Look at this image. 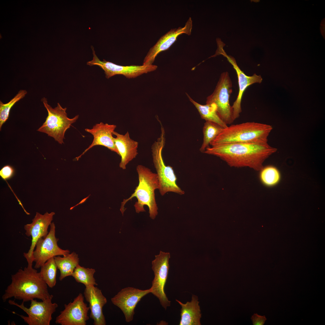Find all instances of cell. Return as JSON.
Instances as JSON below:
<instances>
[{
	"instance_id": "17",
	"label": "cell",
	"mask_w": 325,
	"mask_h": 325,
	"mask_svg": "<svg viewBox=\"0 0 325 325\" xmlns=\"http://www.w3.org/2000/svg\"><path fill=\"white\" fill-rule=\"evenodd\" d=\"M84 296L89 303L90 310L89 317L94 320V325H106V321L103 308L107 300L101 290L95 286H86Z\"/></svg>"
},
{
	"instance_id": "29",
	"label": "cell",
	"mask_w": 325,
	"mask_h": 325,
	"mask_svg": "<svg viewBox=\"0 0 325 325\" xmlns=\"http://www.w3.org/2000/svg\"><path fill=\"white\" fill-rule=\"evenodd\" d=\"M251 319L254 325H263L267 320L265 316H261L257 314H253Z\"/></svg>"
},
{
	"instance_id": "24",
	"label": "cell",
	"mask_w": 325,
	"mask_h": 325,
	"mask_svg": "<svg viewBox=\"0 0 325 325\" xmlns=\"http://www.w3.org/2000/svg\"><path fill=\"white\" fill-rule=\"evenodd\" d=\"M40 268L39 272L42 279L50 288H53L56 283L57 269L54 257L48 260Z\"/></svg>"
},
{
	"instance_id": "2",
	"label": "cell",
	"mask_w": 325,
	"mask_h": 325,
	"mask_svg": "<svg viewBox=\"0 0 325 325\" xmlns=\"http://www.w3.org/2000/svg\"><path fill=\"white\" fill-rule=\"evenodd\" d=\"M11 282L2 297L3 302L14 297L27 302L38 299L44 300L53 296L48 291L47 285L42 279L40 272L27 266L19 269L11 276Z\"/></svg>"
},
{
	"instance_id": "26",
	"label": "cell",
	"mask_w": 325,
	"mask_h": 325,
	"mask_svg": "<svg viewBox=\"0 0 325 325\" xmlns=\"http://www.w3.org/2000/svg\"><path fill=\"white\" fill-rule=\"evenodd\" d=\"M259 178L262 183L268 187H272L277 184L281 179L278 169L273 166L263 167L260 171Z\"/></svg>"
},
{
	"instance_id": "20",
	"label": "cell",
	"mask_w": 325,
	"mask_h": 325,
	"mask_svg": "<svg viewBox=\"0 0 325 325\" xmlns=\"http://www.w3.org/2000/svg\"><path fill=\"white\" fill-rule=\"evenodd\" d=\"M198 297L192 296L191 301L185 304L176 299L181 306L179 325H200L201 314Z\"/></svg>"
},
{
	"instance_id": "7",
	"label": "cell",
	"mask_w": 325,
	"mask_h": 325,
	"mask_svg": "<svg viewBox=\"0 0 325 325\" xmlns=\"http://www.w3.org/2000/svg\"><path fill=\"white\" fill-rule=\"evenodd\" d=\"M232 82L227 72L222 73L213 92L207 98L206 104H215L217 113L227 124L234 121L230 98L232 91Z\"/></svg>"
},
{
	"instance_id": "5",
	"label": "cell",
	"mask_w": 325,
	"mask_h": 325,
	"mask_svg": "<svg viewBox=\"0 0 325 325\" xmlns=\"http://www.w3.org/2000/svg\"><path fill=\"white\" fill-rule=\"evenodd\" d=\"M161 126L160 136L151 147L153 162L159 182L158 189L162 196L168 192L183 195L184 192L177 184V178L172 168L166 165L163 160L162 152L165 143V132L161 124Z\"/></svg>"
},
{
	"instance_id": "15",
	"label": "cell",
	"mask_w": 325,
	"mask_h": 325,
	"mask_svg": "<svg viewBox=\"0 0 325 325\" xmlns=\"http://www.w3.org/2000/svg\"><path fill=\"white\" fill-rule=\"evenodd\" d=\"M192 26V20L190 17L184 27L172 29L162 36L150 48L144 59L143 65H152L157 55L160 52L168 49L180 35L183 33L190 35Z\"/></svg>"
},
{
	"instance_id": "8",
	"label": "cell",
	"mask_w": 325,
	"mask_h": 325,
	"mask_svg": "<svg viewBox=\"0 0 325 325\" xmlns=\"http://www.w3.org/2000/svg\"><path fill=\"white\" fill-rule=\"evenodd\" d=\"M53 296L41 302L33 299L31 301L29 308L25 307L24 302L19 304L14 300H9L8 303L18 307L27 315V316L16 314L29 325H49L52 319V315L56 310L58 305L52 303Z\"/></svg>"
},
{
	"instance_id": "4",
	"label": "cell",
	"mask_w": 325,
	"mask_h": 325,
	"mask_svg": "<svg viewBox=\"0 0 325 325\" xmlns=\"http://www.w3.org/2000/svg\"><path fill=\"white\" fill-rule=\"evenodd\" d=\"M139 183L134 192L128 198L124 199L121 203L120 209L122 215L125 208L126 203L136 197L137 201L134 204L137 213L145 211L144 206H147L149 209L150 217L154 219L158 214V207L155 198V191L159 189V182L156 173H153L149 168L142 165L137 166Z\"/></svg>"
},
{
	"instance_id": "19",
	"label": "cell",
	"mask_w": 325,
	"mask_h": 325,
	"mask_svg": "<svg viewBox=\"0 0 325 325\" xmlns=\"http://www.w3.org/2000/svg\"><path fill=\"white\" fill-rule=\"evenodd\" d=\"M113 135L115 145L121 157L119 167L123 169H126L128 163L135 158L138 154V142L132 139L128 132L124 135L114 131Z\"/></svg>"
},
{
	"instance_id": "3",
	"label": "cell",
	"mask_w": 325,
	"mask_h": 325,
	"mask_svg": "<svg viewBox=\"0 0 325 325\" xmlns=\"http://www.w3.org/2000/svg\"><path fill=\"white\" fill-rule=\"evenodd\" d=\"M272 129L271 125L255 122L232 125L223 128L210 145L267 143Z\"/></svg>"
},
{
	"instance_id": "16",
	"label": "cell",
	"mask_w": 325,
	"mask_h": 325,
	"mask_svg": "<svg viewBox=\"0 0 325 325\" xmlns=\"http://www.w3.org/2000/svg\"><path fill=\"white\" fill-rule=\"evenodd\" d=\"M116 127V125L109 124L101 122L94 125L91 129L85 128L86 132L91 134L93 139L91 144L79 156L76 158L77 160L89 150L97 145L105 147L119 155V152L115 145L113 133Z\"/></svg>"
},
{
	"instance_id": "23",
	"label": "cell",
	"mask_w": 325,
	"mask_h": 325,
	"mask_svg": "<svg viewBox=\"0 0 325 325\" xmlns=\"http://www.w3.org/2000/svg\"><path fill=\"white\" fill-rule=\"evenodd\" d=\"M95 272L94 269L85 268L78 264L72 276L77 282L82 283L85 286H97L98 284L94 276Z\"/></svg>"
},
{
	"instance_id": "18",
	"label": "cell",
	"mask_w": 325,
	"mask_h": 325,
	"mask_svg": "<svg viewBox=\"0 0 325 325\" xmlns=\"http://www.w3.org/2000/svg\"><path fill=\"white\" fill-rule=\"evenodd\" d=\"M224 55L233 65L238 78L239 92L236 100L231 106L232 119L234 121L239 117L240 114L242 112L241 101L243 93L245 90L252 84L256 83H261L262 79L260 75H257L255 73L252 76H247L240 68L233 57L225 54Z\"/></svg>"
},
{
	"instance_id": "10",
	"label": "cell",
	"mask_w": 325,
	"mask_h": 325,
	"mask_svg": "<svg viewBox=\"0 0 325 325\" xmlns=\"http://www.w3.org/2000/svg\"><path fill=\"white\" fill-rule=\"evenodd\" d=\"M55 227L51 223L50 230L47 235L44 238L39 239L36 243V249L33 253L34 268L38 269L50 258L60 255L65 256L70 253L68 250H63L57 245L59 239L56 237Z\"/></svg>"
},
{
	"instance_id": "25",
	"label": "cell",
	"mask_w": 325,
	"mask_h": 325,
	"mask_svg": "<svg viewBox=\"0 0 325 325\" xmlns=\"http://www.w3.org/2000/svg\"><path fill=\"white\" fill-rule=\"evenodd\" d=\"M223 128L221 126L214 122H206L203 129V143L200 149L201 152H204L206 149L209 147L210 142L217 136Z\"/></svg>"
},
{
	"instance_id": "12",
	"label": "cell",
	"mask_w": 325,
	"mask_h": 325,
	"mask_svg": "<svg viewBox=\"0 0 325 325\" xmlns=\"http://www.w3.org/2000/svg\"><path fill=\"white\" fill-rule=\"evenodd\" d=\"M55 214L54 212L50 213L46 212L42 215L36 212L32 223L24 225L26 235L32 237L30 249L27 252L23 253V256L27 262L28 266L32 267L34 262L33 253L36 243L39 239L45 237L48 234V229Z\"/></svg>"
},
{
	"instance_id": "14",
	"label": "cell",
	"mask_w": 325,
	"mask_h": 325,
	"mask_svg": "<svg viewBox=\"0 0 325 325\" xmlns=\"http://www.w3.org/2000/svg\"><path fill=\"white\" fill-rule=\"evenodd\" d=\"M151 293V289L141 290L128 287L121 290L111 298V301L123 313L126 322L132 321L135 314V309L138 302L144 296Z\"/></svg>"
},
{
	"instance_id": "11",
	"label": "cell",
	"mask_w": 325,
	"mask_h": 325,
	"mask_svg": "<svg viewBox=\"0 0 325 325\" xmlns=\"http://www.w3.org/2000/svg\"><path fill=\"white\" fill-rule=\"evenodd\" d=\"M93 54V59L88 62L90 66L96 65L104 71L106 77L108 79L116 75H122L128 79L134 78L140 75L156 70L157 66L155 65L123 66L117 65L104 59L100 60L95 54L94 47H91Z\"/></svg>"
},
{
	"instance_id": "22",
	"label": "cell",
	"mask_w": 325,
	"mask_h": 325,
	"mask_svg": "<svg viewBox=\"0 0 325 325\" xmlns=\"http://www.w3.org/2000/svg\"><path fill=\"white\" fill-rule=\"evenodd\" d=\"M186 94L190 101L195 107L198 111L201 118L206 121L216 123L223 128L228 125L220 118L217 111V107L214 103L202 105L193 99L187 94Z\"/></svg>"
},
{
	"instance_id": "6",
	"label": "cell",
	"mask_w": 325,
	"mask_h": 325,
	"mask_svg": "<svg viewBox=\"0 0 325 325\" xmlns=\"http://www.w3.org/2000/svg\"><path fill=\"white\" fill-rule=\"evenodd\" d=\"M41 101L48 114L45 121L37 131L46 133L60 144H64L65 132L78 119L79 115L69 118L66 112L67 108H63L59 103L53 108L48 104L46 98H43Z\"/></svg>"
},
{
	"instance_id": "13",
	"label": "cell",
	"mask_w": 325,
	"mask_h": 325,
	"mask_svg": "<svg viewBox=\"0 0 325 325\" xmlns=\"http://www.w3.org/2000/svg\"><path fill=\"white\" fill-rule=\"evenodd\" d=\"M64 309L56 318L55 323L61 325H86L89 319L90 310L84 302V296L81 293L72 302L64 304Z\"/></svg>"
},
{
	"instance_id": "21",
	"label": "cell",
	"mask_w": 325,
	"mask_h": 325,
	"mask_svg": "<svg viewBox=\"0 0 325 325\" xmlns=\"http://www.w3.org/2000/svg\"><path fill=\"white\" fill-rule=\"evenodd\" d=\"M54 258L57 268L60 271L59 279L60 281L66 277L72 276L75 268L79 264L78 255L74 252L63 257L57 256Z\"/></svg>"
},
{
	"instance_id": "28",
	"label": "cell",
	"mask_w": 325,
	"mask_h": 325,
	"mask_svg": "<svg viewBox=\"0 0 325 325\" xmlns=\"http://www.w3.org/2000/svg\"><path fill=\"white\" fill-rule=\"evenodd\" d=\"M15 171L14 167L10 165H6L2 168L0 170V176L4 181L11 178L14 175Z\"/></svg>"
},
{
	"instance_id": "27",
	"label": "cell",
	"mask_w": 325,
	"mask_h": 325,
	"mask_svg": "<svg viewBox=\"0 0 325 325\" xmlns=\"http://www.w3.org/2000/svg\"><path fill=\"white\" fill-rule=\"evenodd\" d=\"M27 94L24 90H20L16 95L8 103L4 104L0 101V129L6 121L9 116L12 107L17 102L23 98Z\"/></svg>"
},
{
	"instance_id": "1",
	"label": "cell",
	"mask_w": 325,
	"mask_h": 325,
	"mask_svg": "<svg viewBox=\"0 0 325 325\" xmlns=\"http://www.w3.org/2000/svg\"><path fill=\"white\" fill-rule=\"evenodd\" d=\"M277 149L267 143H232L207 147L204 153L218 156L230 166L248 167L260 171L265 160Z\"/></svg>"
},
{
	"instance_id": "9",
	"label": "cell",
	"mask_w": 325,
	"mask_h": 325,
	"mask_svg": "<svg viewBox=\"0 0 325 325\" xmlns=\"http://www.w3.org/2000/svg\"><path fill=\"white\" fill-rule=\"evenodd\" d=\"M155 257L152 262L154 277L150 288L151 293L158 299L161 305L166 310L171 305V301L168 300L164 291L169 267L170 254L169 252L160 251Z\"/></svg>"
}]
</instances>
